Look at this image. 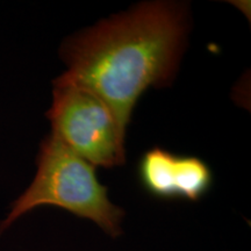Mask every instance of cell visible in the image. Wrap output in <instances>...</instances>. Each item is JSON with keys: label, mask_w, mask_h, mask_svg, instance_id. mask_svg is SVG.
I'll return each instance as SVG.
<instances>
[{"label": "cell", "mask_w": 251, "mask_h": 251, "mask_svg": "<svg viewBox=\"0 0 251 251\" xmlns=\"http://www.w3.org/2000/svg\"><path fill=\"white\" fill-rule=\"evenodd\" d=\"M187 26L184 5L143 2L65 43L62 54L68 71L54 84L80 87L98 97L126 135L141 94L174 78Z\"/></svg>", "instance_id": "obj_1"}, {"label": "cell", "mask_w": 251, "mask_h": 251, "mask_svg": "<svg viewBox=\"0 0 251 251\" xmlns=\"http://www.w3.org/2000/svg\"><path fill=\"white\" fill-rule=\"evenodd\" d=\"M139 177L147 192L153 197L188 201L201 199L213 180L211 169L201 159L177 156L159 148L142 156Z\"/></svg>", "instance_id": "obj_4"}, {"label": "cell", "mask_w": 251, "mask_h": 251, "mask_svg": "<svg viewBox=\"0 0 251 251\" xmlns=\"http://www.w3.org/2000/svg\"><path fill=\"white\" fill-rule=\"evenodd\" d=\"M52 205L98 225L112 237L121 234L125 211L111 202L94 166L70 150L54 134L43 141L33 183L18 198L0 225L4 231L36 207Z\"/></svg>", "instance_id": "obj_2"}, {"label": "cell", "mask_w": 251, "mask_h": 251, "mask_svg": "<svg viewBox=\"0 0 251 251\" xmlns=\"http://www.w3.org/2000/svg\"><path fill=\"white\" fill-rule=\"evenodd\" d=\"M47 117L52 133L93 166L112 168L126 161L125 139L111 109L98 97L74 85L54 84Z\"/></svg>", "instance_id": "obj_3"}]
</instances>
